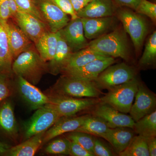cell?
<instances>
[{
	"instance_id": "6da1fadb",
	"label": "cell",
	"mask_w": 156,
	"mask_h": 156,
	"mask_svg": "<svg viewBox=\"0 0 156 156\" xmlns=\"http://www.w3.org/2000/svg\"><path fill=\"white\" fill-rule=\"evenodd\" d=\"M12 71L17 76L22 77L36 85L43 75L48 72V64L40 56L34 44L14 59Z\"/></svg>"
},
{
	"instance_id": "7a4b0ae2",
	"label": "cell",
	"mask_w": 156,
	"mask_h": 156,
	"mask_svg": "<svg viewBox=\"0 0 156 156\" xmlns=\"http://www.w3.org/2000/svg\"><path fill=\"white\" fill-rule=\"evenodd\" d=\"M88 47L106 56L120 57L126 61L129 59L128 41L125 30H116L105 34L89 43Z\"/></svg>"
},
{
	"instance_id": "3957f363",
	"label": "cell",
	"mask_w": 156,
	"mask_h": 156,
	"mask_svg": "<svg viewBox=\"0 0 156 156\" xmlns=\"http://www.w3.org/2000/svg\"><path fill=\"white\" fill-rule=\"evenodd\" d=\"M139 83L136 78L108 89L100 99L101 103L106 104L123 113H129Z\"/></svg>"
},
{
	"instance_id": "277c9868",
	"label": "cell",
	"mask_w": 156,
	"mask_h": 156,
	"mask_svg": "<svg viewBox=\"0 0 156 156\" xmlns=\"http://www.w3.org/2000/svg\"><path fill=\"white\" fill-rule=\"evenodd\" d=\"M55 93L82 98H96L100 91L95 81L82 80L63 75L57 81L54 87Z\"/></svg>"
},
{
	"instance_id": "5b68a950",
	"label": "cell",
	"mask_w": 156,
	"mask_h": 156,
	"mask_svg": "<svg viewBox=\"0 0 156 156\" xmlns=\"http://www.w3.org/2000/svg\"><path fill=\"white\" fill-rule=\"evenodd\" d=\"M48 104L62 117H70L82 111L96 105L98 101L95 98H77L55 93L49 96Z\"/></svg>"
},
{
	"instance_id": "8992f818",
	"label": "cell",
	"mask_w": 156,
	"mask_h": 156,
	"mask_svg": "<svg viewBox=\"0 0 156 156\" xmlns=\"http://www.w3.org/2000/svg\"><path fill=\"white\" fill-rule=\"evenodd\" d=\"M124 30L131 37L136 51L140 50L147 33L146 23L141 16L128 9H121L117 12Z\"/></svg>"
},
{
	"instance_id": "52a82bcc",
	"label": "cell",
	"mask_w": 156,
	"mask_h": 156,
	"mask_svg": "<svg viewBox=\"0 0 156 156\" xmlns=\"http://www.w3.org/2000/svg\"><path fill=\"white\" fill-rule=\"evenodd\" d=\"M61 118L48 104L37 109L36 112L23 125L26 139L46 132Z\"/></svg>"
},
{
	"instance_id": "ba28073f",
	"label": "cell",
	"mask_w": 156,
	"mask_h": 156,
	"mask_svg": "<svg viewBox=\"0 0 156 156\" xmlns=\"http://www.w3.org/2000/svg\"><path fill=\"white\" fill-rule=\"evenodd\" d=\"M135 76L133 68L122 63L109 66L101 73L95 82L98 88L108 90L131 80Z\"/></svg>"
},
{
	"instance_id": "9c48e42d",
	"label": "cell",
	"mask_w": 156,
	"mask_h": 156,
	"mask_svg": "<svg viewBox=\"0 0 156 156\" xmlns=\"http://www.w3.org/2000/svg\"><path fill=\"white\" fill-rule=\"evenodd\" d=\"M44 19L49 30L56 33L65 27L70 21L67 14L51 0H33Z\"/></svg>"
},
{
	"instance_id": "30bf717a",
	"label": "cell",
	"mask_w": 156,
	"mask_h": 156,
	"mask_svg": "<svg viewBox=\"0 0 156 156\" xmlns=\"http://www.w3.org/2000/svg\"><path fill=\"white\" fill-rule=\"evenodd\" d=\"M59 32L73 53L88 47L89 43L84 35L83 23L80 17L70 20Z\"/></svg>"
},
{
	"instance_id": "8fae6325",
	"label": "cell",
	"mask_w": 156,
	"mask_h": 156,
	"mask_svg": "<svg viewBox=\"0 0 156 156\" xmlns=\"http://www.w3.org/2000/svg\"><path fill=\"white\" fill-rule=\"evenodd\" d=\"M93 113L95 116L103 120L111 128L126 127L133 129L135 123L130 116L121 112L106 104H98Z\"/></svg>"
},
{
	"instance_id": "7c38bea8",
	"label": "cell",
	"mask_w": 156,
	"mask_h": 156,
	"mask_svg": "<svg viewBox=\"0 0 156 156\" xmlns=\"http://www.w3.org/2000/svg\"><path fill=\"white\" fill-rule=\"evenodd\" d=\"M115 62L114 58L110 56L98 58L79 68L69 70L62 73L63 75L72 77L95 81L101 73Z\"/></svg>"
},
{
	"instance_id": "4fadbf2b",
	"label": "cell",
	"mask_w": 156,
	"mask_h": 156,
	"mask_svg": "<svg viewBox=\"0 0 156 156\" xmlns=\"http://www.w3.org/2000/svg\"><path fill=\"white\" fill-rule=\"evenodd\" d=\"M12 18L34 44L44 34L50 31L44 22L23 11L19 10Z\"/></svg>"
},
{
	"instance_id": "5bb4252c",
	"label": "cell",
	"mask_w": 156,
	"mask_h": 156,
	"mask_svg": "<svg viewBox=\"0 0 156 156\" xmlns=\"http://www.w3.org/2000/svg\"><path fill=\"white\" fill-rule=\"evenodd\" d=\"M155 96L139 84L135 96V101L132 104L129 113L134 122L149 114L154 110L156 106Z\"/></svg>"
},
{
	"instance_id": "9a60e30c",
	"label": "cell",
	"mask_w": 156,
	"mask_h": 156,
	"mask_svg": "<svg viewBox=\"0 0 156 156\" xmlns=\"http://www.w3.org/2000/svg\"><path fill=\"white\" fill-rule=\"evenodd\" d=\"M7 29L9 44L14 60L20 54L32 47L34 44L10 18L7 21Z\"/></svg>"
},
{
	"instance_id": "2e32d148",
	"label": "cell",
	"mask_w": 156,
	"mask_h": 156,
	"mask_svg": "<svg viewBox=\"0 0 156 156\" xmlns=\"http://www.w3.org/2000/svg\"><path fill=\"white\" fill-rule=\"evenodd\" d=\"M17 77V85L20 93L33 109L37 110L49 103V96L45 95L35 85L22 77Z\"/></svg>"
},
{
	"instance_id": "e0dca14e",
	"label": "cell",
	"mask_w": 156,
	"mask_h": 156,
	"mask_svg": "<svg viewBox=\"0 0 156 156\" xmlns=\"http://www.w3.org/2000/svg\"><path fill=\"white\" fill-rule=\"evenodd\" d=\"M87 116L61 117L45 132L42 144L61 134L76 131L83 124Z\"/></svg>"
},
{
	"instance_id": "ac0fdd59",
	"label": "cell",
	"mask_w": 156,
	"mask_h": 156,
	"mask_svg": "<svg viewBox=\"0 0 156 156\" xmlns=\"http://www.w3.org/2000/svg\"><path fill=\"white\" fill-rule=\"evenodd\" d=\"M56 52L53 58L47 62L48 72L53 75L62 73L68 61L73 53L59 31Z\"/></svg>"
},
{
	"instance_id": "d6986e66",
	"label": "cell",
	"mask_w": 156,
	"mask_h": 156,
	"mask_svg": "<svg viewBox=\"0 0 156 156\" xmlns=\"http://www.w3.org/2000/svg\"><path fill=\"white\" fill-rule=\"evenodd\" d=\"M84 33L86 38L95 39L105 34L113 23V18L112 17L99 18H81Z\"/></svg>"
},
{
	"instance_id": "ffe728a7",
	"label": "cell",
	"mask_w": 156,
	"mask_h": 156,
	"mask_svg": "<svg viewBox=\"0 0 156 156\" xmlns=\"http://www.w3.org/2000/svg\"><path fill=\"white\" fill-rule=\"evenodd\" d=\"M114 12L112 0H92L76 13L80 18H93L111 17Z\"/></svg>"
},
{
	"instance_id": "44dd1931",
	"label": "cell",
	"mask_w": 156,
	"mask_h": 156,
	"mask_svg": "<svg viewBox=\"0 0 156 156\" xmlns=\"http://www.w3.org/2000/svg\"><path fill=\"white\" fill-rule=\"evenodd\" d=\"M131 128L119 127L109 128L101 137L107 140L119 154L128 147L134 136Z\"/></svg>"
},
{
	"instance_id": "7402d4cb",
	"label": "cell",
	"mask_w": 156,
	"mask_h": 156,
	"mask_svg": "<svg viewBox=\"0 0 156 156\" xmlns=\"http://www.w3.org/2000/svg\"><path fill=\"white\" fill-rule=\"evenodd\" d=\"M14 61L11 53L7 29V21L0 19V71L4 73L12 71Z\"/></svg>"
},
{
	"instance_id": "603a6c76",
	"label": "cell",
	"mask_w": 156,
	"mask_h": 156,
	"mask_svg": "<svg viewBox=\"0 0 156 156\" xmlns=\"http://www.w3.org/2000/svg\"><path fill=\"white\" fill-rule=\"evenodd\" d=\"M107 56L88 47L72 54L62 73L69 70L82 67L95 59Z\"/></svg>"
},
{
	"instance_id": "cb8c5ba5",
	"label": "cell",
	"mask_w": 156,
	"mask_h": 156,
	"mask_svg": "<svg viewBox=\"0 0 156 156\" xmlns=\"http://www.w3.org/2000/svg\"><path fill=\"white\" fill-rule=\"evenodd\" d=\"M58 42V33L49 31L34 43L35 47L43 60L46 62L53 58Z\"/></svg>"
},
{
	"instance_id": "d4e9b609",
	"label": "cell",
	"mask_w": 156,
	"mask_h": 156,
	"mask_svg": "<svg viewBox=\"0 0 156 156\" xmlns=\"http://www.w3.org/2000/svg\"><path fill=\"white\" fill-rule=\"evenodd\" d=\"M45 132L36 134L20 144L9 148L6 154L11 156L34 155L42 144Z\"/></svg>"
},
{
	"instance_id": "484cf974",
	"label": "cell",
	"mask_w": 156,
	"mask_h": 156,
	"mask_svg": "<svg viewBox=\"0 0 156 156\" xmlns=\"http://www.w3.org/2000/svg\"><path fill=\"white\" fill-rule=\"evenodd\" d=\"M0 128L12 137H15L18 133V127L13 107L8 101L3 103L0 107Z\"/></svg>"
},
{
	"instance_id": "4316f807",
	"label": "cell",
	"mask_w": 156,
	"mask_h": 156,
	"mask_svg": "<svg viewBox=\"0 0 156 156\" xmlns=\"http://www.w3.org/2000/svg\"><path fill=\"white\" fill-rule=\"evenodd\" d=\"M133 129L138 135L143 136L147 139L156 136V110L135 122Z\"/></svg>"
},
{
	"instance_id": "83f0119b",
	"label": "cell",
	"mask_w": 156,
	"mask_h": 156,
	"mask_svg": "<svg viewBox=\"0 0 156 156\" xmlns=\"http://www.w3.org/2000/svg\"><path fill=\"white\" fill-rule=\"evenodd\" d=\"M109 128L98 117L88 115L83 123L75 131H80L101 137Z\"/></svg>"
},
{
	"instance_id": "f1b7e54d",
	"label": "cell",
	"mask_w": 156,
	"mask_h": 156,
	"mask_svg": "<svg viewBox=\"0 0 156 156\" xmlns=\"http://www.w3.org/2000/svg\"><path fill=\"white\" fill-rule=\"evenodd\" d=\"M119 154L121 156H150L146 138L134 136L128 147Z\"/></svg>"
},
{
	"instance_id": "f546056e",
	"label": "cell",
	"mask_w": 156,
	"mask_h": 156,
	"mask_svg": "<svg viewBox=\"0 0 156 156\" xmlns=\"http://www.w3.org/2000/svg\"><path fill=\"white\" fill-rule=\"evenodd\" d=\"M156 59V31L149 37L145 49L142 57L139 61V65L147 66L155 63Z\"/></svg>"
},
{
	"instance_id": "4dcf8cb0",
	"label": "cell",
	"mask_w": 156,
	"mask_h": 156,
	"mask_svg": "<svg viewBox=\"0 0 156 156\" xmlns=\"http://www.w3.org/2000/svg\"><path fill=\"white\" fill-rule=\"evenodd\" d=\"M69 133L67 135L68 139L77 143L90 153L94 155L93 151L94 138L91 134L80 131H72Z\"/></svg>"
},
{
	"instance_id": "1f68e13d",
	"label": "cell",
	"mask_w": 156,
	"mask_h": 156,
	"mask_svg": "<svg viewBox=\"0 0 156 156\" xmlns=\"http://www.w3.org/2000/svg\"><path fill=\"white\" fill-rule=\"evenodd\" d=\"M70 140L68 138H58L51 141L45 151L51 154H69Z\"/></svg>"
},
{
	"instance_id": "d6a6232c",
	"label": "cell",
	"mask_w": 156,
	"mask_h": 156,
	"mask_svg": "<svg viewBox=\"0 0 156 156\" xmlns=\"http://www.w3.org/2000/svg\"><path fill=\"white\" fill-rule=\"evenodd\" d=\"M15 1L20 11L30 14L46 24L44 19L33 0H15Z\"/></svg>"
},
{
	"instance_id": "836d02e7",
	"label": "cell",
	"mask_w": 156,
	"mask_h": 156,
	"mask_svg": "<svg viewBox=\"0 0 156 156\" xmlns=\"http://www.w3.org/2000/svg\"><path fill=\"white\" fill-rule=\"evenodd\" d=\"M136 13L144 14L154 21L156 20V5L147 0H141L136 10Z\"/></svg>"
},
{
	"instance_id": "e575fe53",
	"label": "cell",
	"mask_w": 156,
	"mask_h": 156,
	"mask_svg": "<svg viewBox=\"0 0 156 156\" xmlns=\"http://www.w3.org/2000/svg\"><path fill=\"white\" fill-rule=\"evenodd\" d=\"M7 74L0 73V101L9 97L11 94V87Z\"/></svg>"
},
{
	"instance_id": "d590c367",
	"label": "cell",
	"mask_w": 156,
	"mask_h": 156,
	"mask_svg": "<svg viewBox=\"0 0 156 156\" xmlns=\"http://www.w3.org/2000/svg\"><path fill=\"white\" fill-rule=\"evenodd\" d=\"M56 6H58L65 13L69 15L71 19L77 18L76 13L74 10L72 5L69 0H51Z\"/></svg>"
},
{
	"instance_id": "8d00e7d4",
	"label": "cell",
	"mask_w": 156,
	"mask_h": 156,
	"mask_svg": "<svg viewBox=\"0 0 156 156\" xmlns=\"http://www.w3.org/2000/svg\"><path fill=\"white\" fill-rule=\"evenodd\" d=\"M94 154L98 156H114L113 153L107 146L99 140L94 138Z\"/></svg>"
},
{
	"instance_id": "74e56055",
	"label": "cell",
	"mask_w": 156,
	"mask_h": 156,
	"mask_svg": "<svg viewBox=\"0 0 156 156\" xmlns=\"http://www.w3.org/2000/svg\"><path fill=\"white\" fill-rule=\"evenodd\" d=\"M69 154L73 156H95L77 143L71 140H70Z\"/></svg>"
},
{
	"instance_id": "f35d334b",
	"label": "cell",
	"mask_w": 156,
	"mask_h": 156,
	"mask_svg": "<svg viewBox=\"0 0 156 156\" xmlns=\"http://www.w3.org/2000/svg\"><path fill=\"white\" fill-rule=\"evenodd\" d=\"M11 17L9 0H0V19L7 21Z\"/></svg>"
},
{
	"instance_id": "ab89813d",
	"label": "cell",
	"mask_w": 156,
	"mask_h": 156,
	"mask_svg": "<svg viewBox=\"0 0 156 156\" xmlns=\"http://www.w3.org/2000/svg\"><path fill=\"white\" fill-rule=\"evenodd\" d=\"M119 6H125L136 10L141 0H114Z\"/></svg>"
},
{
	"instance_id": "60d3db41",
	"label": "cell",
	"mask_w": 156,
	"mask_h": 156,
	"mask_svg": "<svg viewBox=\"0 0 156 156\" xmlns=\"http://www.w3.org/2000/svg\"><path fill=\"white\" fill-rule=\"evenodd\" d=\"M74 10L77 13L87 5L92 0H69Z\"/></svg>"
},
{
	"instance_id": "b9f144b4",
	"label": "cell",
	"mask_w": 156,
	"mask_h": 156,
	"mask_svg": "<svg viewBox=\"0 0 156 156\" xmlns=\"http://www.w3.org/2000/svg\"><path fill=\"white\" fill-rule=\"evenodd\" d=\"M147 140L148 148L150 156H156V136H153L148 138Z\"/></svg>"
},
{
	"instance_id": "7bdbcfd3",
	"label": "cell",
	"mask_w": 156,
	"mask_h": 156,
	"mask_svg": "<svg viewBox=\"0 0 156 156\" xmlns=\"http://www.w3.org/2000/svg\"><path fill=\"white\" fill-rule=\"evenodd\" d=\"M9 4L12 18L19 11V9L15 0H9Z\"/></svg>"
},
{
	"instance_id": "ee69618b",
	"label": "cell",
	"mask_w": 156,
	"mask_h": 156,
	"mask_svg": "<svg viewBox=\"0 0 156 156\" xmlns=\"http://www.w3.org/2000/svg\"><path fill=\"white\" fill-rule=\"evenodd\" d=\"M9 149L8 145L0 141V154H7Z\"/></svg>"
}]
</instances>
